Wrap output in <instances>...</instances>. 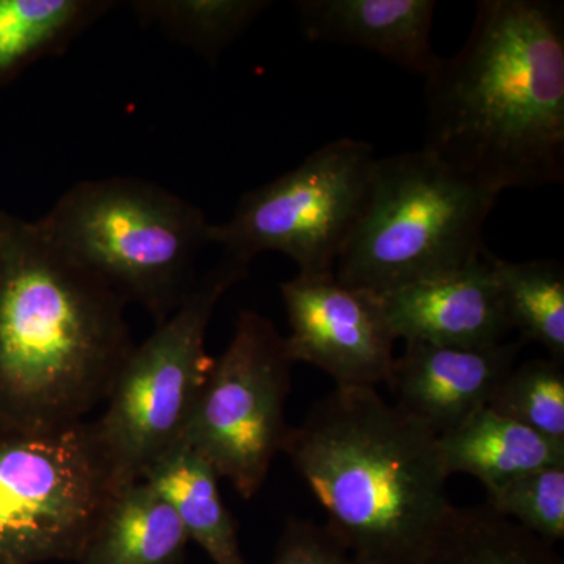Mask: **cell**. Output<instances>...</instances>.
<instances>
[{"mask_svg":"<svg viewBox=\"0 0 564 564\" xmlns=\"http://www.w3.org/2000/svg\"><path fill=\"white\" fill-rule=\"evenodd\" d=\"M425 82L422 150L497 195L563 182L562 3L481 0Z\"/></svg>","mask_w":564,"mask_h":564,"instance_id":"cell-1","label":"cell"},{"mask_svg":"<svg viewBox=\"0 0 564 564\" xmlns=\"http://www.w3.org/2000/svg\"><path fill=\"white\" fill-rule=\"evenodd\" d=\"M126 306L39 220L0 210V429L73 425L106 403L135 347Z\"/></svg>","mask_w":564,"mask_h":564,"instance_id":"cell-2","label":"cell"},{"mask_svg":"<svg viewBox=\"0 0 564 564\" xmlns=\"http://www.w3.org/2000/svg\"><path fill=\"white\" fill-rule=\"evenodd\" d=\"M282 454L361 564H422L454 510L437 434L377 389H334Z\"/></svg>","mask_w":564,"mask_h":564,"instance_id":"cell-3","label":"cell"},{"mask_svg":"<svg viewBox=\"0 0 564 564\" xmlns=\"http://www.w3.org/2000/svg\"><path fill=\"white\" fill-rule=\"evenodd\" d=\"M36 220L55 247L155 325L187 299L210 245L202 207L137 177L77 182Z\"/></svg>","mask_w":564,"mask_h":564,"instance_id":"cell-4","label":"cell"},{"mask_svg":"<svg viewBox=\"0 0 564 564\" xmlns=\"http://www.w3.org/2000/svg\"><path fill=\"white\" fill-rule=\"evenodd\" d=\"M497 198L425 150L377 159L334 276L383 296L466 269L485 254Z\"/></svg>","mask_w":564,"mask_h":564,"instance_id":"cell-5","label":"cell"},{"mask_svg":"<svg viewBox=\"0 0 564 564\" xmlns=\"http://www.w3.org/2000/svg\"><path fill=\"white\" fill-rule=\"evenodd\" d=\"M247 274L248 265L223 256L122 364L106 410L88 422L115 492L140 481L155 459L180 444L214 364L206 350L212 315Z\"/></svg>","mask_w":564,"mask_h":564,"instance_id":"cell-6","label":"cell"},{"mask_svg":"<svg viewBox=\"0 0 564 564\" xmlns=\"http://www.w3.org/2000/svg\"><path fill=\"white\" fill-rule=\"evenodd\" d=\"M113 494L88 422L0 429V564L76 563Z\"/></svg>","mask_w":564,"mask_h":564,"instance_id":"cell-7","label":"cell"},{"mask_svg":"<svg viewBox=\"0 0 564 564\" xmlns=\"http://www.w3.org/2000/svg\"><path fill=\"white\" fill-rule=\"evenodd\" d=\"M377 159L367 141H329L291 172L245 193L228 220L212 223L210 245L245 265L276 251L299 265V274H334Z\"/></svg>","mask_w":564,"mask_h":564,"instance_id":"cell-8","label":"cell"},{"mask_svg":"<svg viewBox=\"0 0 564 564\" xmlns=\"http://www.w3.org/2000/svg\"><path fill=\"white\" fill-rule=\"evenodd\" d=\"M292 367L273 322L242 311L231 343L214 358L180 441L231 481L243 499L261 491L274 458L284 452L292 429L285 421Z\"/></svg>","mask_w":564,"mask_h":564,"instance_id":"cell-9","label":"cell"},{"mask_svg":"<svg viewBox=\"0 0 564 564\" xmlns=\"http://www.w3.org/2000/svg\"><path fill=\"white\" fill-rule=\"evenodd\" d=\"M293 364L317 367L337 389H377L391 375L395 337L380 296L326 276L296 274L282 282Z\"/></svg>","mask_w":564,"mask_h":564,"instance_id":"cell-10","label":"cell"},{"mask_svg":"<svg viewBox=\"0 0 564 564\" xmlns=\"http://www.w3.org/2000/svg\"><path fill=\"white\" fill-rule=\"evenodd\" d=\"M524 344L522 339L486 347L406 343L393 359L386 384L404 414L436 434L447 433L488 408Z\"/></svg>","mask_w":564,"mask_h":564,"instance_id":"cell-11","label":"cell"},{"mask_svg":"<svg viewBox=\"0 0 564 564\" xmlns=\"http://www.w3.org/2000/svg\"><path fill=\"white\" fill-rule=\"evenodd\" d=\"M395 339L486 347L503 343L510 322L488 262V250L466 269L380 296Z\"/></svg>","mask_w":564,"mask_h":564,"instance_id":"cell-12","label":"cell"},{"mask_svg":"<svg viewBox=\"0 0 564 564\" xmlns=\"http://www.w3.org/2000/svg\"><path fill=\"white\" fill-rule=\"evenodd\" d=\"M304 36L372 51L426 77L440 63L433 50L434 0H299Z\"/></svg>","mask_w":564,"mask_h":564,"instance_id":"cell-13","label":"cell"},{"mask_svg":"<svg viewBox=\"0 0 564 564\" xmlns=\"http://www.w3.org/2000/svg\"><path fill=\"white\" fill-rule=\"evenodd\" d=\"M191 543L172 505L140 480L113 494L77 564H182Z\"/></svg>","mask_w":564,"mask_h":564,"instance_id":"cell-14","label":"cell"},{"mask_svg":"<svg viewBox=\"0 0 564 564\" xmlns=\"http://www.w3.org/2000/svg\"><path fill=\"white\" fill-rule=\"evenodd\" d=\"M448 477L473 475L486 491L533 470L564 466V443L549 440L489 408L451 432L437 434Z\"/></svg>","mask_w":564,"mask_h":564,"instance_id":"cell-15","label":"cell"},{"mask_svg":"<svg viewBox=\"0 0 564 564\" xmlns=\"http://www.w3.org/2000/svg\"><path fill=\"white\" fill-rule=\"evenodd\" d=\"M141 480L161 494L177 514L188 540L215 564H248L239 543L237 522L226 507L220 477L202 455L176 444L144 470Z\"/></svg>","mask_w":564,"mask_h":564,"instance_id":"cell-16","label":"cell"},{"mask_svg":"<svg viewBox=\"0 0 564 564\" xmlns=\"http://www.w3.org/2000/svg\"><path fill=\"white\" fill-rule=\"evenodd\" d=\"M118 6L113 0H0V90L58 57Z\"/></svg>","mask_w":564,"mask_h":564,"instance_id":"cell-17","label":"cell"},{"mask_svg":"<svg viewBox=\"0 0 564 564\" xmlns=\"http://www.w3.org/2000/svg\"><path fill=\"white\" fill-rule=\"evenodd\" d=\"M422 564H564L555 545L484 507H454Z\"/></svg>","mask_w":564,"mask_h":564,"instance_id":"cell-18","label":"cell"},{"mask_svg":"<svg viewBox=\"0 0 564 564\" xmlns=\"http://www.w3.org/2000/svg\"><path fill=\"white\" fill-rule=\"evenodd\" d=\"M510 322L524 343H536L564 364V269L556 261L510 262L488 251Z\"/></svg>","mask_w":564,"mask_h":564,"instance_id":"cell-19","label":"cell"},{"mask_svg":"<svg viewBox=\"0 0 564 564\" xmlns=\"http://www.w3.org/2000/svg\"><path fill=\"white\" fill-rule=\"evenodd\" d=\"M272 6L270 0H137L131 10L140 24L215 63Z\"/></svg>","mask_w":564,"mask_h":564,"instance_id":"cell-20","label":"cell"},{"mask_svg":"<svg viewBox=\"0 0 564 564\" xmlns=\"http://www.w3.org/2000/svg\"><path fill=\"white\" fill-rule=\"evenodd\" d=\"M488 408L549 440L564 443L563 364L533 359L514 366L494 392Z\"/></svg>","mask_w":564,"mask_h":564,"instance_id":"cell-21","label":"cell"},{"mask_svg":"<svg viewBox=\"0 0 564 564\" xmlns=\"http://www.w3.org/2000/svg\"><path fill=\"white\" fill-rule=\"evenodd\" d=\"M485 505L555 545L564 538V466L533 470L489 489Z\"/></svg>","mask_w":564,"mask_h":564,"instance_id":"cell-22","label":"cell"},{"mask_svg":"<svg viewBox=\"0 0 564 564\" xmlns=\"http://www.w3.org/2000/svg\"><path fill=\"white\" fill-rule=\"evenodd\" d=\"M273 564H361L326 524L292 518L285 522Z\"/></svg>","mask_w":564,"mask_h":564,"instance_id":"cell-23","label":"cell"}]
</instances>
